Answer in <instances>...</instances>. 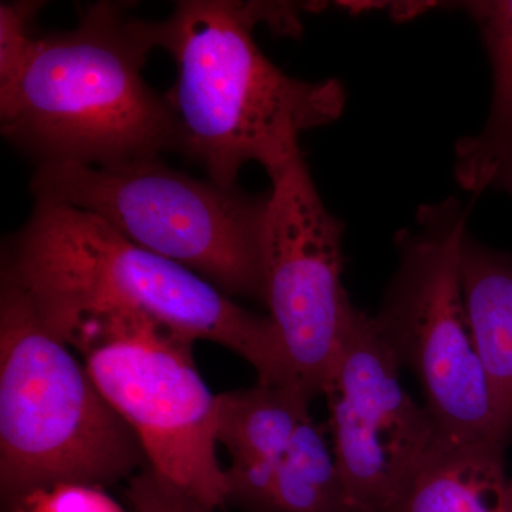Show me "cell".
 I'll use <instances>...</instances> for the list:
<instances>
[{
  "label": "cell",
  "instance_id": "6da1fadb",
  "mask_svg": "<svg viewBox=\"0 0 512 512\" xmlns=\"http://www.w3.org/2000/svg\"><path fill=\"white\" fill-rule=\"evenodd\" d=\"M3 261L2 281L22 291L62 340L92 320L147 319L191 342L237 353L254 367L258 383L301 387L269 316L242 308L207 279L134 244L90 212L36 200Z\"/></svg>",
  "mask_w": 512,
  "mask_h": 512
},
{
  "label": "cell",
  "instance_id": "7a4b0ae2",
  "mask_svg": "<svg viewBox=\"0 0 512 512\" xmlns=\"http://www.w3.org/2000/svg\"><path fill=\"white\" fill-rule=\"evenodd\" d=\"M284 3L184 0L165 20L150 22L156 49L177 64L167 94L177 126V148L210 180L237 185L245 165H261L274 180L303 157L301 136L342 116L346 92L336 79H296L256 45L252 30L276 20L298 29Z\"/></svg>",
  "mask_w": 512,
  "mask_h": 512
},
{
  "label": "cell",
  "instance_id": "3957f363",
  "mask_svg": "<svg viewBox=\"0 0 512 512\" xmlns=\"http://www.w3.org/2000/svg\"><path fill=\"white\" fill-rule=\"evenodd\" d=\"M121 3L84 8L76 28L37 37L0 90V130L37 165H113L177 148L167 96L144 80L150 22Z\"/></svg>",
  "mask_w": 512,
  "mask_h": 512
},
{
  "label": "cell",
  "instance_id": "277c9868",
  "mask_svg": "<svg viewBox=\"0 0 512 512\" xmlns=\"http://www.w3.org/2000/svg\"><path fill=\"white\" fill-rule=\"evenodd\" d=\"M146 460L136 434L72 348L16 286L0 292V491L8 505L83 485L101 488Z\"/></svg>",
  "mask_w": 512,
  "mask_h": 512
},
{
  "label": "cell",
  "instance_id": "5b68a950",
  "mask_svg": "<svg viewBox=\"0 0 512 512\" xmlns=\"http://www.w3.org/2000/svg\"><path fill=\"white\" fill-rule=\"evenodd\" d=\"M35 200L90 212L228 296L264 299L262 244L268 194L198 180L158 158L113 165H37Z\"/></svg>",
  "mask_w": 512,
  "mask_h": 512
},
{
  "label": "cell",
  "instance_id": "8992f818",
  "mask_svg": "<svg viewBox=\"0 0 512 512\" xmlns=\"http://www.w3.org/2000/svg\"><path fill=\"white\" fill-rule=\"evenodd\" d=\"M470 212L456 197L420 205L412 227L394 237L397 268L373 319L399 366L419 380L440 440L508 444L461 284Z\"/></svg>",
  "mask_w": 512,
  "mask_h": 512
},
{
  "label": "cell",
  "instance_id": "52a82bcc",
  "mask_svg": "<svg viewBox=\"0 0 512 512\" xmlns=\"http://www.w3.org/2000/svg\"><path fill=\"white\" fill-rule=\"evenodd\" d=\"M64 342L83 356L97 389L136 434L148 466L204 503L225 507L218 394L195 367L194 342L137 318L84 323Z\"/></svg>",
  "mask_w": 512,
  "mask_h": 512
},
{
  "label": "cell",
  "instance_id": "ba28073f",
  "mask_svg": "<svg viewBox=\"0 0 512 512\" xmlns=\"http://www.w3.org/2000/svg\"><path fill=\"white\" fill-rule=\"evenodd\" d=\"M262 279L296 382L323 396L356 306L343 286L345 224L332 214L299 157L271 181Z\"/></svg>",
  "mask_w": 512,
  "mask_h": 512
},
{
  "label": "cell",
  "instance_id": "9c48e42d",
  "mask_svg": "<svg viewBox=\"0 0 512 512\" xmlns=\"http://www.w3.org/2000/svg\"><path fill=\"white\" fill-rule=\"evenodd\" d=\"M375 319L356 308L323 396L332 451L353 512H389L439 441L426 407L400 383Z\"/></svg>",
  "mask_w": 512,
  "mask_h": 512
},
{
  "label": "cell",
  "instance_id": "30bf717a",
  "mask_svg": "<svg viewBox=\"0 0 512 512\" xmlns=\"http://www.w3.org/2000/svg\"><path fill=\"white\" fill-rule=\"evenodd\" d=\"M227 504L242 512H353L333 451L308 419L274 460L229 464Z\"/></svg>",
  "mask_w": 512,
  "mask_h": 512
},
{
  "label": "cell",
  "instance_id": "8fae6325",
  "mask_svg": "<svg viewBox=\"0 0 512 512\" xmlns=\"http://www.w3.org/2000/svg\"><path fill=\"white\" fill-rule=\"evenodd\" d=\"M473 22L493 73L490 111L480 133L456 144L454 175L474 195L505 192L512 197V0L457 3Z\"/></svg>",
  "mask_w": 512,
  "mask_h": 512
},
{
  "label": "cell",
  "instance_id": "7c38bea8",
  "mask_svg": "<svg viewBox=\"0 0 512 512\" xmlns=\"http://www.w3.org/2000/svg\"><path fill=\"white\" fill-rule=\"evenodd\" d=\"M507 446L439 439L389 512H512Z\"/></svg>",
  "mask_w": 512,
  "mask_h": 512
},
{
  "label": "cell",
  "instance_id": "4fadbf2b",
  "mask_svg": "<svg viewBox=\"0 0 512 512\" xmlns=\"http://www.w3.org/2000/svg\"><path fill=\"white\" fill-rule=\"evenodd\" d=\"M460 274L478 355L505 434L512 439V252L488 247L467 229Z\"/></svg>",
  "mask_w": 512,
  "mask_h": 512
},
{
  "label": "cell",
  "instance_id": "5bb4252c",
  "mask_svg": "<svg viewBox=\"0 0 512 512\" xmlns=\"http://www.w3.org/2000/svg\"><path fill=\"white\" fill-rule=\"evenodd\" d=\"M312 400L301 387L262 383L218 394V443L231 464L274 460L311 419Z\"/></svg>",
  "mask_w": 512,
  "mask_h": 512
},
{
  "label": "cell",
  "instance_id": "9a60e30c",
  "mask_svg": "<svg viewBox=\"0 0 512 512\" xmlns=\"http://www.w3.org/2000/svg\"><path fill=\"white\" fill-rule=\"evenodd\" d=\"M42 8L33 0L0 3V90L16 79L32 52L33 22Z\"/></svg>",
  "mask_w": 512,
  "mask_h": 512
},
{
  "label": "cell",
  "instance_id": "2e32d148",
  "mask_svg": "<svg viewBox=\"0 0 512 512\" xmlns=\"http://www.w3.org/2000/svg\"><path fill=\"white\" fill-rule=\"evenodd\" d=\"M127 512H220L150 466L137 471L126 488Z\"/></svg>",
  "mask_w": 512,
  "mask_h": 512
},
{
  "label": "cell",
  "instance_id": "e0dca14e",
  "mask_svg": "<svg viewBox=\"0 0 512 512\" xmlns=\"http://www.w3.org/2000/svg\"><path fill=\"white\" fill-rule=\"evenodd\" d=\"M511 495H512V478H511Z\"/></svg>",
  "mask_w": 512,
  "mask_h": 512
}]
</instances>
